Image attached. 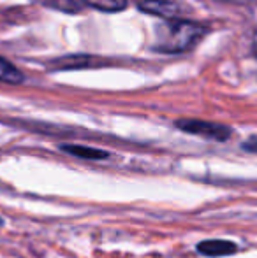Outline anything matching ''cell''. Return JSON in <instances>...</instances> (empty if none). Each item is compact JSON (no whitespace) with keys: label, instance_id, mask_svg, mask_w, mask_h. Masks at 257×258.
<instances>
[{"label":"cell","instance_id":"6da1fadb","mask_svg":"<svg viewBox=\"0 0 257 258\" xmlns=\"http://www.w3.org/2000/svg\"><path fill=\"white\" fill-rule=\"evenodd\" d=\"M206 28L187 20H166L157 28L155 49L162 53H183L192 49L206 35Z\"/></svg>","mask_w":257,"mask_h":258},{"label":"cell","instance_id":"7a4b0ae2","mask_svg":"<svg viewBox=\"0 0 257 258\" xmlns=\"http://www.w3.org/2000/svg\"><path fill=\"white\" fill-rule=\"evenodd\" d=\"M176 126L187 134H194V136H201L213 141H227L233 134L229 126L220 125V123L202 121V119H178Z\"/></svg>","mask_w":257,"mask_h":258},{"label":"cell","instance_id":"3957f363","mask_svg":"<svg viewBox=\"0 0 257 258\" xmlns=\"http://www.w3.org/2000/svg\"><path fill=\"white\" fill-rule=\"evenodd\" d=\"M137 7L144 13L162 18V20H178L187 9L182 0H139Z\"/></svg>","mask_w":257,"mask_h":258},{"label":"cell","instance_id":"277c9868","mask_svg":"<svg viewBox=\"0 0 257 258\" xmlns=\"http://www.w3.org/2000/svg\"><path fill=\"white\" fill-rule=\"evenodd\" d=\"M197 251L204 256H224V255H233L238 251V246L231 241H224V239H210V241L199 242Z\"/></svg>","mask_w":257,"mask_h":258},{"label":"cell","instance_id":"5b68a950","mask_svg":"<svg viewBox=\"0 0 257 258\" xmlns=\"http://www.w3.org/2000/svg\"><path fill=\"white\" fill-rule=\"evenodd\" d=\"M60 150L83 160H104L110 156V153L104 150H97V148H90V146H79V144H62Z\"/></svg>","mask_w":257,"mask_h":258},{"label":"cell","instance_id":"8992f818","mask_svg":"<svg viewBox=\"0 0 257 258\" xmlns=\"http://www.w3.org/2000/svg\"><path fill=\"white\" fill-rule=\"evenodd\" d=\"M25 76L18 67H14L9 60L0 56V83H7V85H20L23 83Z\"/></svg>","mask_w":257,"mask_h":258},{"label":"cell","instance_id":"52a82bcc","mask_svg":"<svg viewBox=\"0 0 257 258\" xmlns=\"http://www.w3.org/2000/svg\"><path fill=\"white\" fill-rule=\"evenodd\" d=\"M81 2L93 9L104 11V13H118L127 7L125 0H81Z\"/></svg>","mask_w":257,"mask_h":258},{"label":"cell","instance_id":"ba28073f","mask_svg":"<svg viewBox=\"0 0 257 258\" xmlns=\"http://www.w3.org/2000/svg\"><path fill=\"white\" fill-rule=\"evenodd\" d=\"M46 4L60 11H65V13H79L81 7L85 6L81 0H46Z\"/></svg>","mask_w":257,"mask_h":258},{"label":"cell","instance_id":"9c48e42d","mask_svg":"<svg viewBox=\"0 0 257 258\" xmlns=\"http://www.w3.org/2000/svg\"><path fill=\"white\" fill-rule=\"evenodd\" d=\"M243 148L247 151H257V139H250L243 144Z\"/></svg>","mask_w":257,"mask_h":258},{"label":"cell","instance_id":"30bf717a","mask_svg":"<svg viewBox=\"0 0 257 258\" xmlns=\"http://www.w3.org/2000/svg\"><path fill=\"white\" fill-rule=\"evenodd\" d=\"M0 225H2V220H0Z\"/></svg>","mask_w":257,"mask_h":258}]
</instances>
